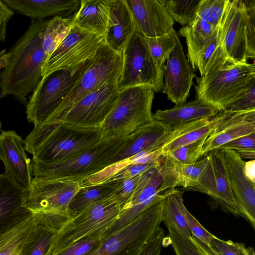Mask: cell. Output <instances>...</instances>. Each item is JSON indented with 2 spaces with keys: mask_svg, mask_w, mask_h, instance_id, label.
Listing matches in <instances>:
<instances>
[{
  "mask_svg": "<svg viewBox=\"0 0 255 255\" xmlns=\"http://www.w3.org/2000/svg\"><path fill=\"white\" fill-rule=\"evenodd\" d=\"M47 21L32 19L29 26L8 51V64L0 74V98L13 96L26 106L27 96L42 80L47 58L43 47Z\"/></svg>",
  "mask_w": 255,
  "mask_h": 255,
  "instance_id": "obj_1",
  "label": "cell"
},
{
  "mask_svg": "<svg viewBox=\"0 0 255 255\" xmlns=\"http://www.w3.org/2000/svg\"><path fill=\"white\" fill-rule=\"evenodd\" d=\"M103 138L101 127H86L57 121L34 127L24 139L32 161L58 162L72 157Z\"/></svg>",
  "mask_w": 255,
  "mask_h": 255,
  "instance_id": "obj_2",
  "label": "cell"
},
{
  "mask_svg": "<svg viewBox=\"0 0 255 255\" xmlns=\"http://www.w3.org/2000/svg\"><path fill=\"white\" fill-rule=\"evenodd\" d=\"M103 138L96 144L66 160L52 163L32 161L34 178L80 182L114 163L127 136Z\"/></svg>",
  "mask_w": 255,
  "mask_h": 255,
  "instance_id": "obj_3",
  "label": "cell"
},
{
  "mask_svg": "<svg viewBox=\"0 0 255 255\" xmlns=\"http://www.w3.org/2000/svg\"><path fill=\"white\" fill-rule=\"evenodd\" d=\"M122 209L115 196L83 209L56 231L46 255H56L83 239L104 238L119 219Z\"/></svg>",
  "mask_w": 255,
  "mask_h": 255,
  "instance_id": "obj_4",
  "label": "cell"
},
{
  "mask_svg": "<svg viewBox=\"0 0 255 255\" xmlns=\"http://www.w3.org/2000/svg\"><path fill=\"white\" fill-rule=\"evenodd\" d=\"M253 77L251 63L227 59L196 78L197 99L224 111L242 97Z\"/></svg>",
  "mask_w": 255,
  "mask_h": 255,
  "instance_id": "obj_5",
  "label": "cell"
},
{
  "mask_svg": "<svg viewBox=\"0 0 255 255\" xmlns=\"http://www.w3.org/2000/svg\"><path fill=\"white\" fill-rule=\"evenodd\" d=\"M154 93L148 85L132 86L120 91L115 105L101 126L103 137L126 136L152 122Z\"/></svg>",
  "mask_w": 255,
  "mask_h": 255,
  "instance_id": "obj_6",
  "label": "cell"
},
{
  "mask_svg": "<svg viewBox=\"0 0 255 255\" xmlns=\"http://www.w3.org/2000/svg\"><path fill=\"white\" fill-rule=\"evenodd\" d=\"M93 59L72 69L55 71L42 79L26 106L27 119L34 127L46 123L55 113L90 67Z\"/></svg>",
  "mask_w": 255,
  "mask_h": 255,
  "instance_id": "obj_7",
  "label": "cell"
},
{
  "mask_svg": "<svg viewBox=\"0 0 255 255\" xmlns=\"http://www.w3.org/2000/svg\"><path fill=\"white\" fill-rule=\"evenodd\" d=\"M123 53L117 52L103 42L92 64L73 88L55 113L46 121H60L82 98L110 81L119 82L123 67Z\"/></svg>",
  "mask_w": 255,
  "mask_h": 255,
  "instance_id": "obj_8",
  "label": "cell"
},
{
  "mask_svg": "<svg viewBox=\"0 0 255 255\" xmlns=\"http://www.w3.org/2000/svg\"><path fill=\"white\" fill-rule=\"evenodd\" d=\"M80 187L78 182L33 178L25 207L32 212H41L54 224H65L74 217L69 205Z\"/></svg>",
  "mask_w": 255,
  "mask_h": 255,
  "instance_id": "obj_9",
  "label": "cell"
},
{
  "mask_svg": "<svg viewBox=\"0 0 255 255\" xmlns=\"http://www.w3.org/2000/svg\"><path fill=\"white\" fill-rule=\"evenodd\" d=\"M123 67L118 83L119 91L139 85L151 86L155 92L163 87V77L151 56L144 36L136 31L123 52Z\"/></svg>",
  "mask_w": 255,
  "mask_h": 255,
  "instance_id": "obj_10",
  "label": "cell"
},
{
  "mask_svg": "<svg viewBox=\"0 0 255 255\" xmlns=\"http://www.w3.org/2000/svg\"><path fill=\"white\" fill-rule=\"evenodd\" d=\"M105 35L72 26L68 34L45 61L42 79L55 71L73 68L94 58L105 41Z\"/></svg>",
  "mask_w": 255,
  "mask_h": 255,
  "instance_id": "obj_11",
  "label": "cell"
},
{
  "mask_svg": "<svg viewBox=\"0 0 255 255\" xmlns=\"http://www.w3.org/2000/svg\"><path fill=\"white\" fill-rule=\"evenodd\" d=\"M118 82H108L88 94L59 121L86 127H101L119 96Z\"/></svg>",
  "mask_w": 255,
  "mask_h": 255,
  "instance_id": "obj_12",
  "label": "cell"
},
{
  "mask_svg": "<svg viewBox=\"0 0 255 255\" xmlns=\"http://www.w3.org/2000/svg\"><path fill=\"white\" fill-rule=\"evenodd\" d=\"M166 61L162 92L175 105L185 103L196 76L185 56L178 34L175 46Z\"/></svg>",
  "mask_w": 255,
  "mask_h": 255,
  "instance_id": "obj_13",
  "label": "cell"
},
{
  "mask_svg": "<svg viewBox=\"0 0 255 255\" xmlns=\"http://www.w3.org/2000/svg\"><path fill=\"white\" fill-rule=\"evenodd\" d=\"M245 25V0H230L219 26V33L227 56L236 62H247Z\"/></svg>",
  "mask_w": 255,
  "mask_h": 255,
  "instance_id": "obj_14",
  "label": "cell"
},
{
  "mask_svg": "<svg viewBox=\"0 0 255 255\" xmlns=\"http://www.w3.org/2000/svg\"><path fill=\"white\" fill-rule=\"evenodd\" d=\"M24 140L14 130H3L0 135V158L4 174L29 189L33 181L30 160L25 152Z\"/></svg>",
  "mask_w": 255,
  "mask_h": 255,
  "instance_id": "obj_15",
  "label": "cell"
},
{
  "mask_svg": "<svg viewBox=\"0 0 255 255\" xmlns=\"http://www.w3.org/2000/svg\"><path fill=\"white\" fill-rule=\"evenodd\" d=\"M225 166L236 199L255 231V183L245 174V161L236 150L222 149Z\"/></svg>",
  "mask_w": 255,
  "mask_h": 255,
  "instance_id": "obj_16",
  "label": "cell"
},
{
  "mask_svg": "<svg viewBox=\"0 0 255 255\" xmlns=\"http://www.w3.org/2000/svg\"><path fill=\"white\" fill-rule=\"evenodd\" d=\"M134 18L137 31L145 37L169 33L174 20L165 8L164 0H126Z\"/></svg>",
  "mask_w": 255,
  "mask_h": 255,
  "instance_id": "obj_17",
  "label": "cell"
},
{
  "mask_svg": "<svg viewBox=\"0 0 255 255\" xmlns=\"http://www.w3.org/2000/svg\"><path fill=\"white\" fill-rule=\"evenodd\" d=\"M136 31L137 26L127 0H111L106 43L114 51L123 53Z\"/></svg>",
  "mask_w": 255,
  "mask_h": 255,
  "instance_id": "obj_18",
  "label": "cell"
},
{
  "mask_svg": "<svg viewBox=\"0 0 255 255\" xmlns=\"http://www.w3.org/2000/svg\"><path fill=\"white\" fill-rule=\"evenodd\" d=\"M28 189L4 173L0 176V229L32 211L25 207Z\"/></svg>",
  "mask_w": 255,
  "mask_h": 255,
  "instance_id": "obj_19",
  "label": "cell"
},
{
  "mask_svg": "<svg viewBox=\"0 0 255 255\" xmlns=\"http://www.w3.org/2000/svg\"><path fill=\"white\" fill-rule=\"evenodd\" d=\"M170 128L171 127L153 120L135 130L127 136L124 144L115 157L114 163L152 147H162Z\"/></svg>",
  "mask_w": 255,
  "mask_h": 255,
  "instance_id": "obj_20",
  "label": "cell"
},
{
  "mask_svg": "<svg viewBox=\"0 0 255 255\" xmlns=\"http://www.w3.org/2000/svg\"><path fill=\"white\" fill-rule=\"evenodd\" d=\"M12 10L32 19L67 16L77 12L80 0H2Z\"/></svg>",
  "mask_w": 255,
  "mask_h": 255,
  "instance_id": "obj_21",
  "label": "cell"
},
{
  "mask_svg": "<svg viewBox=\"0 0 255 255\" xmlns=\"http://www.w3.org/2000/svg\"><path fill=\"white\" fill-rule=\"evenodd\" d=\"M39 224L38 215L31 212L23 218L1 229L0 255H20Z\"/></svg>",
  "mask_w": 255,
  "mask_h": 255,
  "instance_id": "obj_22",
  "label": "cell"
},
{
  "mask_svg": "<svg viewBox=\"0 0 255 255\" xmlns=\"http://www.w3.org/2000/svg\"><path fill=\"white\" fill-rule=\"evenodd\" d=\"M219 112L216 108L196 99L175 105L168 110H158L153 115V119L173 127L202 119H211Z\"/></svg>",
  "mask_w": 255,
  "mask_h": 255,
  "instance_id": "obj_23",
  "label": "cell"
},
{
  "mask_svg": "<svg viewBox=\"0 0 255 255\" xmlns=\"http://www.w3.org/2000/svg\"><path fill=\"white\" fill-rule=\"evenodd\" d=\"M214 127V118L202 119L173 127L166 135L161 148L162 155L209 136Z\"/></svg>",
  "mask_w": 255,
  "mask_h": 255,
  "instance_id": "obj_24",
  "label": "cell"
},
{
  "mask_svg": "<svg viewBox=\"0 0 255 255\" xmlns=\"http://www.w3.org/2000/svg\"><path fill=\"white\" fill-rule=\"evenodd\" d=\"M208 153L211 156L215 179V196L213 199L225 211L246 219L233 191L221 149Z\"/></svg>",
  "mask_w": 255,
  "mask_h": 255,
  "instance_id": "obj_25",
  "label": "cell"
},
{
  "mask_svg": "<svg viewBox=\"0 0 255 255\" xmlns=\"http://www.w3.org/2000/svg\"><path fill=\"white\" fill-rule=\"evenodd\" d=\"M73 15V26L100 34H106L111 0H80Z\"/></svg>",
  "mask_w": 255,
  "mask_h": 255,
  "instance_id": "obj_26",
  "label": "cell"
},
{
  "mask_svg": "<svg viewBox=\"0 0 255 255\" xmlns=\"http://www.w3.org/2000/svg\"><path fill=\"white\" fill-rule=\"evenodd\" d=\"M206 155L204 158L193 164L164 165L160 163L159 171L163 182L160 192L177 186L192 189L207 164L208 156Z\"/></svg>",
  "mask_w": 255,
  "mask_h": 255,
  "instance_id": "obj_27",
  "label": "cell"
},
{
  "mask_svg": "<svg viewBox=\"0 0 255 255\" xmlns=\"http://www.w3.org/2000/svg\"><path fill=\"white\" fill-rule=\"evenodd\" d=\"M183 193L172 188L167 190L163 194L162 221L167 229H172L184 237L190 239L192 236L184 215L186 207Z\"/></svg>",
  "mask_w": 255,
  "mask_h": 255,
  "instance_id": "obj_28",
  "label": "cell"
},
{
  "mask_svg": "<svg viewBox=\"0 0 255 255\" xmlns=\"http://www.w3.org/2000/svg\"><path fill=\"white\" fill-rule=\"evenodd\" d=\"M216 28L196 15L191 22L179 29V35L186 39L187 57L193 70L197 55L209 43Z\"/></svg>",
  "mask_w": 255,
  "mask_h": 255,
  "instance_id": "obj_29",
  "label": "cell"
},
{
  "mask_svg": "<svg viewBox=\"0 0 255 255\" xmlns=\"http://www.w3.org/2000/svg\"><path fill=\"white\" fill-rule=\"evenodd\" d=\"M121 182L111 180L81 187L70 203L69 212L74 216L91 204L113 197Z\"/></svg>",
  "mask_w": 255,
  "mask_h": 255,
  "instance_id": "obj_30",
  "label": "cell"
},
{
  "mask_svg": "<svg viewBox=\"0 0 255 255\" xmlns=\"http://www.w3.org/2000/svg\"><path fill=\"white\" fill-rule=\"evenodd\" d=\"M162 156L161 147L154 146L128 159L114 163L102 171L80 182L81 187L98 184L107 181L130 165L159 161Z\"/></svg>",
  "mask_w": 255,
  "mask_h": 255,
  "instance_id": "obj_31",
  "label": "cell"
},
{
  "mask_svg": "<svg viewBox=\"0 0 255 255\" xmlns=\"http://www.w3.org/2000/svg\"><path fill=\"white\" fill-rule=\"evenodd\" d=\"M160 163L146 171L140 183L122 211L154 199L160 193L163 179Z\"/></svg>",
  "mask_w": 255,
  "mask_h": 255,
  "instance_id": "obj_32",
  "label": "cell"
},
{
  "mask_svg": "<svg viewBox=\"0 0 255 255\" xmlns=\"http://www.w3.org/2000/svg\"><path fill=\"white\" fill-rule=\"evenodd\" d=\"M73 15L54 16L47 21L43 34V47L47 58L68 34L72 27Z\"/></svg>",
  "mask_w": 255,
  "mask_h": 255,
  "instance_id": "obj_33",
  "label": "cell"
},
{
  "mask_svg": "<svg viewBox=\"0 0 255 255\" xmlns=\"http://www.w3.org/2000/svg\"><path fill=\"white\" fill-rule=\"evenodd\" d=\"M255 132V123L239 124L219 132L211 133L205 141L202 150V156L217 149L220 146L240 137Z\"/></svg>",
  "mask_w": 255,
  "mask_h": 255,
  "instance_id": "obj_34",
  "label": "cell"
},
{
  "mask_svg": "<svg viewBox=\"0 0 255 255\" xmlns=\"http://www.w3.org/2000/svg\"><path fill=\"white\" fill-rule=\"evenodd\" d=\"M227 59L221 42L219 27L215 30L209 43L197 55L195 65L202 76L214 66Z\"/></svg>",
  "mask_w": 255,
  "mask_h": 255,
  "instance_id": "obj_35",
  "label": "cell"
},
{
  "mask_svg": "<svg viewBox=\"0 0 255 255\" xmlns=\"http://www.w3.org/2000/svg\"><path fill=\"white\" fill-rule=\"evenodd\" d=\"M178 34L173 29L169 33L155 37H145L149 51L160 73L164 76V63L175 46Z\"/></svg>",
  "mask_w": 255,
  "mask_h": 255,
  "instance_id": "obj_36",
  "label": "cell"
},
{
  "mask_svg": "<svg viewBox=\"0 0 255 255\" xmlns=\"http://www.w3.org/2000/svg\"><path fill=\"white\" fill-rule=\"evenodd\" d=\"M208 137L178 148L167 151L162 155L163 159L162 164L189 165L195 163L202 156L203 145Z\"/></svg>",
  "mask_w": 255,
  "mask_h": 255,
  "instance_id": "obj_37",
  "label": "cell"
},
{
  "mask_svg": "<svg viewBox=\"0 0 255 255\" xmlns=\"http://www.w3.org/2000/svg\"><path fill=\"white\" fill-rule=\"evenodd\" d=\"M57 231L39 224L25 244L20 255H46L51 239Z\"/></svg>",
  "mask_w": 255,
  "mask_h": 255,
  "instance_id": "obj_38",
  "label": "cell"
},
{
  "mask_svg": "<svg viewBox=\"0 0 255 255\" xmlns=\"http://www.w3.org/2000/svg\"><path fill=\"white\" fill-rule=\"evenodd\" d=\"M201 0H164V6L174 21L184 26L196 16Z\"/></svg>",
  "mask_w": 255,
  "mask_h": 255,
  "instance_id": "obj_39",
  "label": "cell"
},
{
  "mask_svg": "<svg viewBox=\"0 0 255 255\" xmlns=\"http://www.w3.org/2000/svg\"><path fill=\"white\" fill-rule=\"evenodd\" d=\"M230 0H201L196 15L215 28L221 23Z\"/></svg>",
  "mask_w": 255,
  "mask_h": 255,
  "instance_id": "obj_40",
  "label": "cell"
},
{
  "mask_svg": "<svg viewBox=\"0 0 255 255\" xmlns=\"http://www.w3.org/2000/svg\"><path fill=\"white\" fill-rule=\"evenodd\" d=\"M246 57L255 59V0H245Z\"/></svg>",
  "mask_w": 255,
  "mask_h": 255,
  "instance_id": "obj_41",
  "label": "cell"
},
{
  "mask_svg": "<svg viewBox=\"0 0 255 255\" xmlns=\"http://www.w3.org/2000/svg\"><path fill=\"white\" fill-rule=\"evenodd\" d=\"M170 243L176 255H206L194 241L188 239L172 229H168Z\"/></svg>",
  "mask_w": 255,
  "mask_h": 255,
  "instance_id": "obj_42",
  "label": "cell"
},
{
  "mask_svg": "<svg viewBox=\"0 0 255 255\" xmlns=\"http://www.w3.org/2000/svg\"><path fill=\"white\" fill-rule=\"evenodd\" d=\"M210 247L218 255H255L253 249H247L242 243L225 241L215 236L212 239Z\"/></svg>",
  "mask_w": 255,
  "mask_h": 255,
  "instance_id": "obj_43",
  "label": "cell"
},
{
  "mask_svg": "<svg viewBox=\"0 0 255 255\" xmlns=\"http://www.w3.org/2000/svg\"><path fill=\"white\" fill-rule=\"evenodd\" d=\"M92 255H128L125 243L119 237L111 234L105 237L98 250Z\"/></svg>",
  "mask_w": 255,
  "mask_h": 255,
  "instance_id": "obj_44",
  "label": "cell"
},
{
  "mask_svg": "<svg viewBox=\"0 0 255 255\" xmlns=\"http://www.w3.org/2000/svg\"><path fill=\"white\" fill-rule=\"evenodd\" d=\"M208 161L197 183L192 189L210 196L214 199L215 196V179L211 156L208 153Z\"/></svg>",
  "mask_w": 255,
  "mask_h": 255,
  "instance_id": "obj_45",
  "label": "cell"
},
{
  "mask_svg": "<svg viewBox=\"0 0 255 255\" xmlns=\"http://www.w3.org/2000/svg\"><path fill=\"white\" fill-rule=\"evenodd\" d=\"M255 109V77L248 83L242 97L228 106L224 111L233 112Z\"/></svg>",
  "mask_w": 255,
  "mask_h": 255,
  "instance_id": "obj_46",
  "label": "cell"
},
{
  "mask_svg": "<svg viewBox=\"0 0 255 255\" xmlns=\"http://www.w3.org/2000/svg\"><path fill=\"white\" fill-rule=\"evenodd\" d=\"M103 239L87 238L82 240L56 255H92L100 246Z\"/></svg>",
  "mask_w": 255,
  "mask_h": 255,
  "instance_id": "obj_47",
  "label": "cell"
},
{
  "mask_svg": "<svg viewBox=\"0 0 255 255\" xmlns=\"http://www.w3.org/2000/svg\"><path fill=\"white\" fill-rule=\"evenodd\" d=\"M144 173V172L130 178L122 180L115 196L123 208L137 188Z\"/></svg>",
  "mask_w": 255,
  "mask_h": 255,
  "instance_id": "obj_48",
  "label": "cell"
},
{
  "mask_svg": "<svg viewBox=\"0 0 255 255\" xmlns=\"http://www.w3.org/2000/svg\"><path fill=\"white\" fill-rule=\"evenodd\" d=\"M184 215L192 236L210 247L211 240L214 235L204 228L186 208L184 210Z\"/></svg>",
  "mask_w": 255,
  "mask_h": 255,
  "instance_id": "obj_49",
  "label": "cell"
},
{
  "mask_svg": "<svg viewBox=\"0 0 255 255\" xmlns=\"http://www.w3.org/2000/svg\"><path fill=\"white\" fill-rule=\"evenodd\" d=\"M160 163L159 161L149 163H135L129 165L125 169L119 172L112 177L110 180H123L130 178L137 175L143 173L150 168Z\"/></svg>",
  "mask_w": 255,
  "mask_h": 255,
  "instance_id": "obj_50",
  "label": "cell"
},
{
  "mask_svg": "<svg viewBox=\"0 0 255 255\" xmlns=\"http://www.w3.org/2000/svg\"><path fill=\"white\" fill-rule=\"evenodd\" d=\"M164 236V232L159 227L138 255H160Z\"/></svg>",
  "mask_w": 255,
  "mask_h": 255,
  "instance_id": "obj_51",
  "label": "cell"
},
{
  "mask_svg": "<svg viewBox=\"0 0 255 255\" xmlns=\"http://www.w3.org/2000/svg\"><path fill=\"white\" fill-rule=\"evenodd\" d=\"M252 133L230 141L218 149L255 150V137Z\"/></svg>",
  "mask_w": 255,
  "mask_h": 255,
  "instance_id": "obj_52",
  "label": "cell"
},
{
  "mask_svg": "<svg viewBox=\"0 0 255 255\" xmlns=\"http://www.w3.org/2000/svg\"><path fill=\"white\" fill-rule=\"evenodd\" d=\"M13 11L2 0H0V40L1 42L5 41L7 25L14 14Z\"/></svg>",
  "mask_w": 255,
  "mask_h": 255,
  "instance_id": "obj_53",
  "label": "cell"
},
{
  "mask_svg": "<svg viewBox=\"0 0 255 255\" xmlns=\"http://www.w3.org/2000/svg\"><path fill=\"white\" fill-rule=\"evenodd\" d=\"M244 171L246 175L255 183V159L245 162Z\"/></svg>",
  "mask_w": 255,
  "mask_h": 255,
  "instance_id": "obj_54",
  "label": "cell"
},
{
  "mask_svg": "<svg viewBox=\"0 0 255 255\" xmlns=\"http://www.w3.org/2000/svg\"><path fill=\"white\" fill-rule=\"evenodd\" d=\"M237 151L243 159H255V150H239Z\"/></svg>",
  "mask_w": 255,
  "mask_h": 255,
  "instance_id": "obj_55",
  "label": "cell"
},
{
  "mask_svg": "<svg viewBox=\"0 0 255 255\" xmlns=\"http://www.w3.org/2000/svg\"><path fill=\"white\" fill-rule=\"evenodd\" d=\"M9 58V52H6L5 50H2L0 53V69L4 68L8 64Z\"/></svg>",
  "mask_w": 255,
  "mask_h": 255,
  "instance_id": "obj_56",
  "label": "cell"
},
{
  "mask_svg": "<svg viewBox=\"0 0 255 255\" xmlns=\"http://www.w3.org/2000/svg\"><path fill=\"white\" fill-rule=\"evenodd\" d=\"M252 70H253V76L254 77H255V62L251 64Z\"/></svg>",
  "mask_w": 255,
  "mask_h": 255,
  "instance_id": "obj_57",
  "label": "cell"
},
{
  "mask_svg": "<svg viewBox=\"0 0 255 255\" xmlns=\"http://www.w3.org/2000/svg\"><path fill=\"white\" fill-rule=\"evenodd\" d=\"M252 134L254 136V137H255V132H253Z\"/></svg>",
  "mask_w": 255,
  "mask_h": 255,
  "instance_id": "obj_58",
  "label": "cell"
},
{
  "mask_svg": "<svg viewBox=\"0 0 255 255\" xmlns=\"http://www.w3.org/2000/svg\"><path fill=\"white\" fill-rule=\"evenodd\" d=\"M254 253H255V251H254Z\"/></svg>",
  "mask_w": 255,
  "mask_h": 255,
  "instance_id": "obj_59",
  "label": "cell"
}]
</instances>
